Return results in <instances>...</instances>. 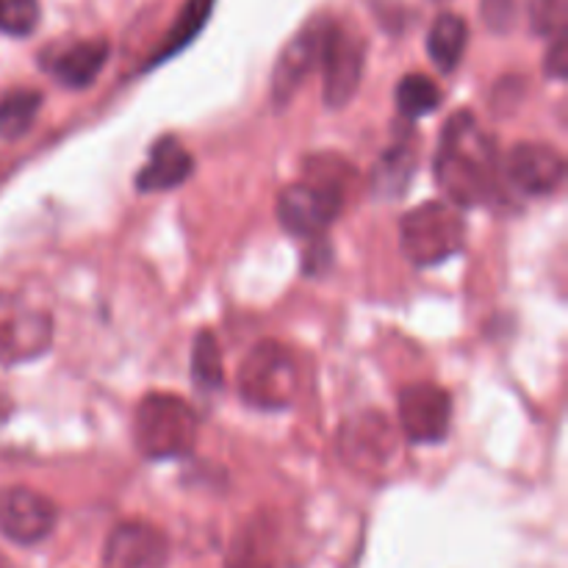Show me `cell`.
I'll return each instance as SVG.
<instances>
[{
  "label": "cell",
  "mask_w": 568,
  "mask_h": 568,
  "mask_svg": "<svg viewBox=\"0 0 568 568\" xmlns=\"http://www.w3.org/2000/svg\"><path fill=\"white\" fill-rule=\"evenodd\" d=\"M347 192L327 183L303 178L277 194V220L300 239H320L331 222L342 214Z\"/></svg>",
  "instance_id": "8992f818"
},
{
  "label": "cell",
  "mask_w": 568,
  "mask_h": 568,
  "mask_svg": "<svg viewBox=\"0 0 568 568\" xmlns=\"http://www.w3.org/2000/svg\"><path fill=\"white\" fill-rule=\"evenodd\" d=\"M416 166V155L408 144H397V148L388 150L381 159V164L375 166V175H372V189H375L381 197H399L405 192L410 181V172Z\"/></svg>",
  "instance_id": "ac0fdd59"
},
{
  "label": "cell",
  "mask_w": 568,
  "mask_h": 568,
  "mask_svg": "<svg viewBox=\"0 0 568 568\" xmlns=\"http://www.w3.org/2000/svg\"><path fill=\"white\" fill-rule=\"evenodd\" d=\"M466 39H469V28L466 20L458 14H442L433 22L430 33H427V53H430L433 64L442 72H453L460 64L466 50Z\"/></svg>",
  "instance_id": "2e32d148"
},
{
  "label": "cell",
  "mask_w": 568,
  "mask_h": 568,
  "mask_svg": "<svg viewBox=\"0 0 568 568\" xmlns=\"http://www.w3.org/2000/svg\"><path fill=\"white\" fill-rule=\"evenodd\" d=\"M55 505L33 488L14 486L0 491V532L14 544H39L53 532Z\"/></svg>",
  "instance_id": "8fae6325"
},
{
  "label": "cell",
  "mask_w": 568,
  "mask_h": 568,
  "mask_svg": "<svg viewBox=\"0 0 568 568\" xmlns=\"http://www.w3.org/2000/svg\"><path fill=\"white\" fill-rule=\"evenodd\" d=\"M453 425V399L436 383H414L399 394V430L414 444L444 442Z\"/></svg>",
  "instance_id": "9c48e42d"
},
{
  "label": "cell",
  "mask_w": 568,
  "mask_h": 568,
  "mask_svg": "<svg viewBox=\"0 0 568 568\" xmlns=\"http://www.w3.org/2000/svg\"><path fill=\"white\" fill-rule=\"evenodd\" d=\"M364 59L366 44L353 28L342 26V22L331 20L327 28L325 48H322V75H325V89L322 98L331 109H342L355 98L361 87V75H364Z\"/></svg>",
  "instance_id": "ba28073f"
},
{
  "label": "cell",
  "mask_w": 568,
  "mask_h": 568,
  "mask_svg": "<svg viewBox=\"0 0 568 568\" xmlns=\"http://www.w3.org/2000/svg\"><path fill=\"white\" fill-rule=\"evenodd\" d=\"M466 220L449 200L416 205L399 222V244L410 264L436 266L464 250Z\"/></svg>",
  "instance_id": "3957f363"
},
{
  "label": "cell",
  "mask_w": 568,
  "mask_h": 568,
  "mask_svg": "<svg viewBox=\"0 0 568 568\" xmlns=\"http://www.w3.org/2000/svg\"><path fill=\"white\" fill-rule=\"evenodd\" d=\"M527 17H530V28L538 37H560V33H566L568 0H527Z\"/></svg>",
  "instance_id": "7402d4cb"
},
{
  "label": "cell",
  "mask_w": 568,
  "mask_h": 568,
  "mask_svg": "<svg viewBox=\"0 0 568 568\" xmlns=\"http://www.w3.org/2000/svg\"><path fill=\"white\" fill-rule=\"evenodd\" d=\"M105 61H109V42L105 39H87V42H78L72 48L61 50L50 61V72L64 87L81 89L89 87L100 75Z\"/></svg>",
  "instance_id": "9a60e30c"
},
{
  "label": "cell",
  "mask_w": 568,
  "mask_h": 568,
  "mask_svg": "<svg viewBox=\"0 0 568 568\" xmlns=\"http://www.w3.org/2000/svg\"><path fill=\"white\" fill-rule=\"evenodd\" d=\"M338 453L355 471L375 475L399 455V433L381 410H361L342 425Z\"/></svg>",
  "instance_id": "52a82bcc"
},
{
  "label": "cell",
  "mask_w": 568,
  "mask_h": 568,
  "mask_svg": "<svg viewBox=\"0 0 568 568\" xmlns=\"http://www.w3.org/2000/svg\"><path fill=\"white\" fill-rule=\"evenodd\" d=\"M53 344V316L26 297L0 288V364H26Z\"/></svg>",
  "instance_id": "5b68a950"
},
{
  "label": "cell",
  "mask_w": 568,
  "mask_h": 568,
  "mask_svg": "<svg viewBox=\"0 0 568 568\" xmlns=\"http://www.w3.org/2000/svg\"><path fill=\"white\" fill-rule=\"evenodd\" d=\"M297 361L281 342H258L239 369V394L261 410H283L297 399Z\"/></svg>",
  "instance_id": "277c9868"
},
{
  "label": "cell",
  "mask_w": 568,
  "mask_h": 568,
  "mask_svg": "<svg viewBox=\"0 0 568 568\" xmlns=\"http://www.w3.org/2000/svg\"><path fill=\"white\" fill-rule=\"evenodd\" d=\"M192 377L203 392H216L225 383V366L216 336L211 331L197 333L192 347Z\"/></svg>",
  "instance_id": "ffe728a7"
},
{
  "label": "cell",
  "mask_w": 568,
  "mask_h": 568,
  "mask_svg": "<svg viewBox=\"0 0 568 568\" xmlns=\"http://www.w3.org/2000/svg\"><path fill=\"white\" fill-rule=\"evenodd\" d=\"M438 189L453 205H480L494 192V153L469 111L449 116L436 155Z\"/></svg>",
  "instance_id": "6da1fadb"
},
{
  "label": "cell",
  "mask_w": 568,
  "mask_h": 568,
  "mask_svg": "<svg viewBox=\"0 0 568 568\" xmlns=\"http://www.w3.org/2000/svg\"><path fill=\"white\" fill-rule=\"evenodd\" d=\"M166 560V538L153 525L125 521L109 536L103 552L105 568H161Z\"/></svg>",
  "instance_id": "4fadbf2b"
},
{
  "label": "cell",
  "mask_w": 568,
  "mask_h": 568,
  "mask_svg": "<svg viewBox=\"0 0 568 568\" xmlns=\"http://www.w3.org/2000/svg\"><path fill=\"white\" fill-rule=\"evenodd\" d=\"M480 11L494 33H508L516 22L519 3L516 0H480Z\"/></svg>",
  "instance_id": "cb8c5ba5"
},
{
  "label": "cell",
  "mask_w": 568,
  "mask_h": 568,
  "mask_svg": "<svg viewBox=\"0 0 568 568\" xmlns=\"http://www.w3.org/2000/svg\"><path fill=\"white\" fill-rule=\"evenodd\" d=\"M197 414L178 394L153 392L142 397L133 416V438L144 458H186L197 444Z\"/></svg>",
  "instance_id": "7a4b0ae2"
},
{
  "label": "cell",
  "mask_w": 568,
  "mask_h": 568,
  "mask_svg": "<svg viewBox=\"0 0 568 568\" xmlns=\"http://www.w3.org/2000/svg\"><path fill=\"white\" fill-rule=\"evenodd\" d=\"M508 178L525 194L544 197V194H552L555 189H560L566 178V161L549 144H516L508 155Z\"/></svg>",
  "instance_id": "7c38bea8"
},
{
  "label": "cell",
  "mask_w": 568,
  "mask_h": 568,
  "mask_svg": "<svg viewBox=\"0 0 568 568\" xmlns=\"http://www.w3.org/2000/svg\"><path fill=\"white\" fill-rule=\"evenodd\" d=\"M566 61H568L566 33H560V37H555L552 44H549L547 61H544V70H547V75H552V78H558V81H564V78H566Z\"/></svg>",
  "instance_id": "d4e9b609"
},
{
  "label": "cell",
  "mask_w": 568,
  "mask_h": 568,
  "mask_svg": "<svg viewBox=\"0 0 568 568\" xmlns=\"http://www.w3.org/2000/svg\"><path fill=\"white\" fill-rule=\"evenodd\" d=\"M192 170L194 159L189 150L175 136H164L153 144L148 164L139 170L136 189L139 192H166V189L181 186L192 175Z\"/></svg>",
  "instance_id": "5bb4252c"
},
{
  "label": "cell",
  "mask_w": 568,
  "mask_h": 568,
  "mask_svg": "<svg viewBox=\"0 0 568 568\" xmlns=\"http://www.w3.org/2000/svg\"><path fill=\"white\" fill-rule=\"evenodd\" d=\"M9 414H11V399L6 397V392H3V388H0V425H3V422L9 419Z\"/></svg>",
  "instance_id": "484cf974"
},
{
  "label": "cell",
  "mask_w": 568,
  "mask_h": 568,
  "mask_svg": "<svg viewBox=\"0 0 568 568\" xmlns=\"http://www.w3.org/2000/svg\"><path fill=\"white\" fill-rule=\"evenodd\" d=\"M214 3L216 0H186V6H183L181 14H178L175 26H172L170 33H166V39H164V44H161L155 61H164V59H170V55L181 53V50L186 48V44L192 42V39L205 28Z\"/></svg>",
  "instance_id": "d6986e66"
},
{
  "label": "cell",
  "mask_w": 568,
  "mask_h": 568,
  "mask_svg": "<svg viewBox=\"0 0 568 568\" xmlns=\"http://www.w3.org/2000/svg\"><path fill=\"white\" fill-rule=\"evenodd\" d=\"M327 28H331V17H316L303 31L294 33L292 42L277 55L275 72H272V100H275L277 109L286 105L300 89V83L320 67Z\"/></svg>",
  "instance_id": "30bf717a"
},
{
  "label": "cell",
  "mask_w": 568,
  "mask_h": 568,
  "mask_svg": "<svg viewBox=\"0 0 568 568\" xmlns=\"http://www.w3.org/2000/svg\"><path fill=\"white\" fill-rule=\"evenodd\" d=\"M42 105V94L33 89H14L0 98V139H20L31 131Z\"/></svg>",
  "instance_id": "e0dca14e"
},
{
  "label": "cell",
  "mask_w": 568,
  "mask_h": 568,
  "mask_svg": "<svg viewBox=\"0 0 568 568\" xmlns=\"http://www.w3.org/2000/svg\"><path fill=\"white\" fill-rule=\"evenodd\" d=\"M39 0H0V31L28 37L39 26Z\"/></svg>",
  "instance_id": "603a6c76"
},
{
  "label": "cell",
  "mask_w": 568,
  "mask_h": 568,
  "mask_svg": "<svg viewBox=\"0 0 568 568\" xmlns=\"http://www.w3.org/2000/svg\"><path fill=\"white\" fill-rule=\"evenodd\" d=\"M0 568H11V566H9V560H6L3 555H0Z\"/></svg>",
  "instance_id": "4316f807"
},
{
  "label": "cell",
  "mask_w": 568,
  "mask_h": 568,
  "mask_svg": "<svg viewBox=\"0 0 568 568\" xmlns=\"http://www.w3.org/2000/svg\"><path fill=\"white\" fill-rule=\"evenodd\" d=\"M442 103V92L433 83V78L414 72V75H405L397 87V105L408 120H419V116L430 114Z\"/></svg>",
  "instance_id": "44dd1931"
}]
</instances>
